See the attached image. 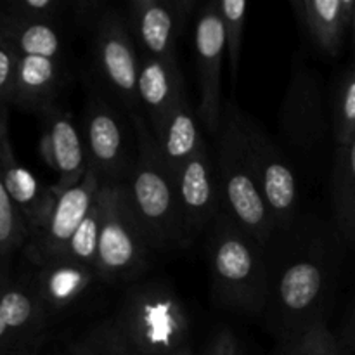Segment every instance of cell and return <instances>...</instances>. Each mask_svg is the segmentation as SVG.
<instances>
[{
  "mask_svg": "<svg viewBox=\"0 0 355 355\" xmlns=\"http://www.w3.org/2000/svg\"><path fill=\"white\" fill-rule=\"evenodd\" d=\"M137 134V155L125 180L128 200L153 252H170L187 243L175 177L166 168L146 116L128 114Z\"/></svg>",
  "mask_w": 355,
  "mask_h": 355,
  "instance_id": "obj_1",
  "label": "cell"
},
{
  "mask_svg": "<svg viewBox=\"0 0 355 355\" xmlns=\"http://www.w3.org/2000/svg\"><path fill=\"white\" fill-rule=\"evenodd\" d=\"M208 262L211 291L220 307L250 315L266 312L270 272L263 246L224 210L210 227Z\"/></svg>",
  "mask_w": 355,
  "mask_h": 355,
  "instance_id": "obj_2",
  "label": "cell"
},
{
  "mask_svg": "<svg viewBox=\"0 0 355 355\" xmlns=\"http://www.w3.org/2000/svg\"><path fill=\"white\" fill-rule=\"evenodd\" d=\"M217 135L215 170L222 210L266 248L276 232V225L253 172L245 134V113L232 103L224 104Z\"/></svg>",
  "mask_w": 355,
  "mask_h": 355,
  "instance_id": "obj_3",
  "label": "cell"
},
{
  "mask_svg": "<svg viewBox=\"0 0 355 355\" xmlns=\"http://www.w3.org/2000/svg\"><path fill=\"white\" fill-rule=\"evenodd\" d=\"M111 319L134 355H175L189 347L186 307L163 283L128 288Z\"/></svg>",
  "mask_w": 355,
  "mask_h": 355,
  "instance_id": "obj_4",
  "label": "cell"
},
{
  "mask_svg": "<svg viewBox=\"0 0 355 355\" xmlns=\"http://www.w3.org/2000/svg\"><path fill=\"white\" fill-rule=\"evenodd\" d=\"M329 290L331 267L319 250H307L295 255L281 269L279 276H270L266 312L269 328L277 336V342L324 319Z\"/></svg>",
  "mask_w": 355,
  "mask_h": 355,
  "instance_id": "obj_5",
  "label": "cell"
},
{
  "mask_svg": "<svg viewBox=\"0 0 355 355\" xmlns=\"http://www.w3.org/2000/svg\"><path fill=\"white\" fill-rule=\"evenodd\" d=\"M103 224H101L97 272L103 283H128L148 269L153 248L139 224L125 182H103Z\"/></svg>",
  "mask_w": 355,
  "mask_h": 355,
  "instance_id": "obj_6",
  "label": "cell"
},
{
  "mask_svg": "<svg viewBox=\"0 0 355 355\" xmlns=\"http://www.w3.org/2000/svg\"><path fill=\"white\" fill-rule=\"evenodd\" d=\"M135 47L125 14L114 7H106L94 24V68L107 92L113 94L128 114L141 113L137 96L141 54Z\"/></svg>",
  "mask_w": 355,
  "mask_h": 355,
  "instance_id": "obj_7",
  "label": "cell"
},
{
  "mask_svg": "<svg viewBox=\"0 0 355 355\" xmlns=\"http://www.w3.org/2000/svg\"><path fill=\"white\" fill-rule=\"evenodd\" d=\"M250 159L276 231H288L298 211V187L293 168L269 134L245 114Z\"/></svg>",
  "mask_w": 355,
  "mask_h": 355,
  "instance_id": "obj_8",
  "label": "cell"
},
{
  "mask_svg": "<svg viewBox=\"0 0 355 355\" xmlns=\"http://www.w3.org/2000/svg\"><path fill=\"white\" fill-rule=\"evenodd\" d=\"M194 54H196L200 103L196 113L208 132L217 134L222 113V66L227 55L225 30L218 0H210L200 7L194 23Z\"/></svg>",
  "mask_w": 355,
  "mask_h": 355,
  "instance_id": "obj_9",
  "label": "cell"
},
{
  "mask_svg": "<svg viewBox=\"0 0 355 355\" xmlns=\"http://www.w3.org/2000/svg\"><path fill=\"white\" fill-rule=\"evenodd\" d=\"M82 134L90 170H94L103 182H125L134 158L128 155L118 111L99 94H90L87 99Z\"/></svg>",
  "mask_w": 355,
  "mask_h": 355,
  "instance_id": "obj_10",
  "label": "cell"
},
{
  "mask_svg": "<svg viewBox=\"0 0 355 355\" xmlns=\"http://www.w3.org/2000/svg\"><path fill=\"white\" fill-rule=\"evenodd\" d=\"M103 180L89 170L85 179L69 189L61 191L55 200L54 210L40 231L31 236L30 243L24 248V255L35 267H42L54 260L62 259L69 239L99 194Z\"/></svg>",
  "mask_w": 355,
  "mask_h": 355,
  "instance_id": "obj_11",
  "label": "cell"
},
{
  "mask_svg": "<svg viewBox=\"0 0 355 355\" xmlns=\"http://www.w3.org/2000/svg\"><path fill=\"white\" fill-rule=\"evenodd\" d=\"M0 355H12L47 338L51 324L30 276L0 279Z\"/></svg>",
  "mask_w": 355,
  "mask_h": 355,
  "instance_id": "obj_12",
  "label": "cell"
},
{
  "mask_svg": "<svg viewBox=\"0 0 355 355\" xmlns=\"http://www.w3.org/2000/svg\"><path fill=\"white\" fill-rule=\"evenodd\" d=\"M196 7L193 0H132L128 26L139 54L158 59H177L175 42L187 17Z\"/></svg>",
  "mask_w": 355,
  "mask_h": 355,
  "instance_id": "obj_13",
  "label": "cell"
},
{
  "mask_svg": "<svg viewBox=\"0 0 355 355\" xmlns=\"http://www.w3.org/2000/svg\"><path fill=\"white\" fill-rule=\"evenodd\" d=\"M38 151L49 168L58 173V182L52 191L61 193L85 179L89 173V155H87L83 134H80L73 114L54 106L44 114Z\"/></svg>",
  "mask_w": 355,
  "mask_h": 355,
  "instance_id": "obj_14",
  "label": "cell"
},
{
  "mask_svg": "<svg viewBox=\"0 0 355 355\" xmlns=\"http://www.w3.org/2000/svg\"><path fill=\"white\" fill-rule=\"evenodd\" d=\"M175 184L182 211L184 232L189 243L211 227L222 210L217 173L207 142L184 165L175 177Z\"/></svg>",
  "mask_w": 355,
  "mask_h": 355,
  "instance_id": "obj_15",
  "label": "cell"
},
{
  "mask_svg": "<svg viewBox=\"0 0 355 355\" xmlns=\"http://www.w3.org/2000/svg\"><path fill=\"white\" fill-rule=\"evenodd\" d=\"M0 186L19 208L33 236L51 217L58 194L52 187L42 186L37 177L17 159L9 135V110H0Z\"/></svg>",
  "mask_w": 355,
  "mask_h": 355,
  "instance_id": "obj_16",
  "label": "cell"
},
{
  "mask_svg": "<svg viewBox=\"0 0 355 355\" xmlns=\"http://www.w3.org/2000/svg\"><path fill=\"white\" fill-rule=\"evenodd\" d=\"M279 123L288 141L298 148H312L324 137L321 85L309 68L293 71L281 106Z\"/></svg>",
  "mask_w": 355,
  "mask_h": 355,
  "instance_id": "obj_17",
  "label": "cell"
},
{
  "mask_svg": "<svg viewBox=\"0 0 355 355\" xmlns=\"http://www.w3.org/2000/svg\"><path fill=\"white\" fill-rule=\"evenodd\" d=\"M28 276L44 302L51 322L68 312L94 284L103 281L97 269L68 257L35 267Z\"/></svg>",
  "mask_w": 355,
  "mask_h": 355,
  "instance_id": "obj_18",
  "label": "cell"
},
{
  "mask_svg": "<svg viewBox=\"0 0 355 355\" xmlns=\"http://www.w3.org/2000/svg\"><path fill=\"white\" fill-rule=\"evenodd\" d=\"M290 6L315 47L338 58L352 28L355 0H291Z\"/></svg>",
  "mask_w": 355,
  "mask_h": 355,
  "instance_id": "obj_19",
  "label": "cell"
},
{
  "mask_svg": "<svg viewBox=\"0 0 355 355\" xmlns=\"http://www.w3.org/2000/svg\"><path fill=\"white\" fill-rule=\"evenodd\" d=\"M184 94L186 90L177 59L141 55L137 96L151 130L159 127Z\"/></svg>",
  "mask_w": 355,
  "mask_h": 355,
  "instance_id": "obj_20",
  "label": "cell"
},
{
  "mask_svg": "<svg viewBox=\"0 0 355 355\" xmlns=\"http://www.w3.org/2000/svg\"><path fill=\"white\" fill-rule=\"evenodd\" d=\"M153 135H155L159 156L173 177L179 175L184 165L207 142L200 132V118L196 111L191 107L186 94L177 101L159 127L153 130Z\"/></svg>",
  "mask_w": 355,
  "mask_h": 355,
  "instance_id": "obj_21",
  "label": "cell"
},
{
  "mask_svg": "<svg viewBox=\"0 0 355 355\" xmlns=\"http://www.w3.org/2000/svg\"><path fill=\"white\" fill-rule=\"evenodd\" d=\"M64 61L21 55L16 107L26 113L44 114L55 106V97L64 87Z\"/></svg>",
  "mask_w": 355,
  "mask_h": 355,
  "instance_id": "obj_22",
  "label": "cell"
},
{
  "mask_svg": "<svg viewBox=\"0 0 355 355\" xmlns=\"http://www.w3.org/2000/svg\"><path fill=\"white\" fill-rule=\"evenodd\" d=\"M0 40L12 44L21 55H38V58L64 61L62 37L55 23L21 19V17L2 14Z\"/></svg>",
  "mask_w": 355,
  "mask_h": 355,
  "instance_id": "obj_23",
  "label": "cell"
},
{
  "mask_svg": "<svg viewBox=\"0 0 355 355\" xmlns=\"http://www.w3.org/2000/svg\"><path fill=\"white\" fill-rule=\"evenodd\" d=\"M331 205L343 241L355 245V137L336 148L331 173Z\"/></svg>",
  "mask_w": 355,
  "mask_h": 355,
  "instance_id": "obj_24",
  "label": "cell"
},
{
  "mask_svg": "<svg viewBox=\"0 0 355 355\" xmlns=\"http://www.w3.org/2000/svg\"><path fill=\"white\" fill-rule=\"evenodd\" d=\"M31 231L23 214L16 207L7 191L0 186V279L10 276V262L14 255L28 246Z\"/></svg>",
  "mask_w": 355,
  "mask_h": 355,
  "instance_id": "obj_25",
  "label": "cell"
},
{
  "mask_svg": "<svg viewBox=\"0 0 355 355\" xmlns=\"http://www.w3.org/2000/svg\"><path fill=\"white\" fill-rule=\"evenodd\" d=\"M276 355H349V349L333 335L326 319L312 322L277 343Z\"/></svg>",
  "mask_w": 355,
  "mask_h": 355,
  "instance_id": "obj_26",
  "label": "cell"
},
{
  "mask_svg": "<svg viewBox=\"0 0 355 355\" xmlns=\"http://www.w3.org/2000/svg\"><path fill=\"white\" fill-rule=\"evenodd\" d=\"M101 224H103V200H101L99 191L96 201H94V205L90 207L89 214L85 215V218H83L82 224L78 225V229L75 231L73 238L69 239L68 246H66L64 257L97 269Z\"/></svg>",
  "mask_w": 355,
  "mask_h": 355,
  "instance_id": "obj_27",
  "label": "cell"
},
{
  "mask_svg": "<svg viewBox=\"0 0 355 355\" xmlns=\"http://www.w3.org/2000/svg\"><path fill=\"white\" fill-rule=\"evenodd\" d=\"M222 21L225 30V44H227V59L231 66L232 82L238 80L239 59H241L243 35H245L246 10L248 2L245 0H218Z\"/></svg>",
  "mask_w": 355,
  "mask_h": 355,
  "instance_id": "obj_28",
  "label": "cell"
},
{
  "mask_svg": "<svg viewBox=\"0 0 355 355\" xmlns=\"http://www.w3.org/2000/svg\"><path fill=\"white\" fill-rule=\"evenodd\" d=\"M333 137L336 148L355 137V66L343 78L333 106Z\"/></svg>",
  "mask_w": 355,
  "mask_h": 355,
  "instance_id": "obj_29",
  "label": "cell"
},
{
  "mask_svg": "<svg viewBox=\"0 0 355 355\" xmlns=\"http://www.w3.org/2000/svg\"><path fill=\"white\" fill-rule=\"evenodd\" d=\"M78 345L87 355H134L111 318L94 324Z\"/></svg>",
  "mask_w": 355,
  "mask_h": 355,
  "instance_id": "obj_30",
  "label": "cell"
},
{
  "mask_svg": "<svg viewBox=\"0 0 355 355\" xmlns=\"http://www.w3.org/2000/svg\"><path fill=\"white\" fill-rule=\"evenodd\" d=\"M21 54L12 44L0 40V110L16 107L17 85H19Z\"/></svg>",
  "mask_w": 355,
  "mask_h": 355,
  "instance_id": "obj_31",
  "label": "cell"
},
{
  "mask_svg": "<svg viewBox=\"0 0 355 355\" xmlns=\"http://www.w3.org/2000/svg\"><path fill=\"white\" fill-rule=\"evenodd\" d=\"M64 9L66 2L62 0H10L2 14L21 19L55 23Z\"/></svg>",
  "mask_w": 355,
  "mask_h": 355,
  "instance_id": "obj_32",
  "label": "cell"
},
{
  "mask_svg": "<svg viewBox=\"0 0 355 355\" xmlns=\"http://www.w3.org/2000/svg\"><path fill=\"white\" fill-rule=\"evenodd\" d=\"M203 355H245V352L234 331L229 328H220L207 343Z\"/></svg>",
  "mask_w": 355,
  "mask_h": 355,
  "instance_id": "obj_33",
  "label": "cell"
},
{
  "mask_svg": "<svg viewBox=\"0 0 355 355\" xmlns=\"http://www.w3.org/2000/svg\"><path fill=\"white\" fill-rule=\"evenodd\" d=\"M104 3L97 2V0H78V2L73 3V10H75V17L78 21L80 26H85L90 24L94 28V24L97 23V19L101 17V14L104 12Z\"/></svg>",
  "mask_w": 355,
  "mask_h": 355,
  "instance_id": "obj_34",
  "label": "cell"
},
{
  "mask_svg": "<svg viewBox=\"0 0 355 355\" xmlns=\"http://www.w3.org/2000/svg\"><path fill=\"white\" fill-rule=\"evenodd\" d=\"M340 340H342L343 345H345L347 349L355 350V304L352 307V312H350L349 319H347L345 328H343L342 338Z\"/></svg>",
  "mask_w": 355,
  "mask_h": 355,
  "instance_id": "obj_35",
  "label": "cell"
},
{
  "mask_svg": "<svg viewBox=\"0 0 355 355\" xmlns=\"http://www.w3.org/2000/svg\"><path fill=\"white\" fill-rule=\"evenodd\" d=\"M44 343H45V340H40V342L33 343V345L26 347V349L17 350V352H14L12 355H38V354H40L42 347H44Z\"/></svg>",
  "mask_w": 355,
  "mask_h": 355,
  "instance_id": "obj_36",
  "label": "cell"
},
{
  "mask_svg": "<svg viewBox=\"0 0 355 355\" xmlns=\"http://www.w3.org/2000/svg\"><path fill=\"white\" fill-rule=\"evenodd\" d=\"M64 355H87V354L83 352V349L78 345V342H76L73 343V345H69V349L66 350Z\"/></svg>",
  "mask_w": 355,
  "mask_h": 355,
  "instance_id": "obj_37",
  "label": "cell"
},
{
  "mask_svg": "<svg viewBox=\"0 0 355 355\" xmlns=\"http://www.w3.org/2000/svg\"><path fill=\"white\" fill-rule=\"evenodd\" d=\"M350 33H352V51H354V59H355V10H354V19H352V28H350Z\"/></svg>",
  "mask_w": 355,
  "mask_h": 355,
  "instance_id": "obj_38",
  "label": "cell"
},
{
  "mask_svg": "<svg viewBox=\"0 0 355 355\" xmlns=\"http://www.w3.org/2000/svg\"><path fill=\"white\" fill-rule=\"evenodd\" d=\"M175 355H193V349H191V347H186V349L180 350V352L175 354Z\"/></svg>",
  "mask_w": 355,
  "mask_h": 355,
  "instance_id": "obj_39",
  "label": "cell"
}]
</instances>
